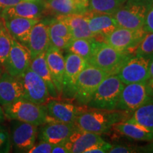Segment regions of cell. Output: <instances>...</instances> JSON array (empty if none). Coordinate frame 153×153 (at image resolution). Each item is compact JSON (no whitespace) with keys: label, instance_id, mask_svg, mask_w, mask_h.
Here are the masks:
<instances>
[{"label":"cell","instance_id":"9c48e42d","mask_svg":"<svg viewBox=\"0 0 153 153\" xmlns=\"http://www.w3.org/2000/svg\"><path fill=\"white\" fill-rule=\"evenodd\" d=\"M152 97L147 82L125 85L120 94L116 109L133 112Z\"/></svg>","mask_w":153,"mask_h":153},{"label":"cell","instance_id":"484cf974","mask_svg":"<svg viewBox=\"0 0 153 153\" xmlns=\"http://www.w3.org/2000/svg\"><path fill=\"white\" fill-rule=\"evenodd\" d=\"M85 13L70 14L67 16H56V18L65 23L71 32L73 39L95 38L96 36L89 30L87 19Z\"/></svg>","mask_w":153,"mask_h":153},{"label":"cell","instance_id":"ba28073f","mask_svg":"<svg viewBox=\"0 0 153 153\" xmlns=\"http://www.w3.org/2000/svg\"><path fill=\"white\" fill-rule=\"evenodd\" d=\"M152 59L133 55L126 60L116 74L124 85L148 82Z\"/></svg>","mask_w":153,"mask_h":153},{"label":"cell","instance_id":"52a82bcc","mask_svg":"<svg viewBox=\"0 0 153 153\" xmlns=\"http://www.w3.org/2000/svg\"><path fill=\"white\" fill-rule=\"evenodd\" d=\"M9 134L14 152H27L36 143L38 126L20 120H11Z\"/></svg>","mask_w":153,"mask_h":153},{"label":"cell","instance_id":"9a60e30c","mask_svg":"<svg viewBox=\"0 0 153 153\" xmlns=\"http://www.w3.org/2000/svg\"><path fill=\"white\" fill-rule=\"evenodd\" d=\"M41 126L38 134L39 140L46 141L53 145L64 143L76 128L74 123L57 121L48 122Z\"/></svg>","mask_w":153,"mask_h":153},{"label":"cell","instance_id":"5b68a950","mask_svg":"<svg viewBox=\"0 0 153 153\" xmlns=\"http://www.w3.org/2000/svg\"><path fill=\"white\" fill-rule=\"evenodd\" d=\"M109 75L108 72L88 64L78 76L73 98L80 105H87L99 85Z\"/></svg>","mask_w":153,"mask_h":153},{"label":"cell","instance_id":"bcb514c9","mask_svg":"<svg viewBox=\"0 0 153 153\" xmlns=\"http://www.w3.org/2000/svg\"><path fill=\"white\" fill-rule=\"evenodd\" d=\"M4 71V68L2 66H1V65L0 64V76H1V74H2V72Z\"/></svg>","mask_w":153,"mask_h":153},{"label":"cell","instance_id":"f1b7e54d","mask_svg":"<svg viewBox=\"0 0 153 153\" xmlns=\"http://www.w3.org/2000/svg\"><path fill=\"white\" fill-rule=\"evenodd\" d=\"M126 120L153 130V97L133 111L131 117Z\"/></svg>","mask_w":153,"mask_h":153},{"label":"cell","instance_id":"f546056e","mask_svg":"<svg viewBox=\"0 0 153 153\" xmlns=\"http://www.w3.org/2000/svg\"><path fill=\"white\" fill-rule=\"evenodd\" d=\"M127 0H89L88 10L113 14Z\"/></svg>","mask_w":153,"mask_h":153},{"label":"cell","instance_id":"d4e9b609","mask_svg":"<svg viewBox=\"0 0 153 153\" xmlns=\"http://www.w3.org/2000/svg\"><path fill=\"white\" fill-rule=\"evenodd\" d=\"M43 3L44 15H51L55 17L84 14L88 10L72 0H43Z\"/></svg>","mask_w":153,"mask_h":153},{"label":"cell","instance_id":"74e56055","mask_svg":"<svg viewBox=\"0 0 153 153\" xmlns=\"http://www.w3.org/2000/svg\"><path fill=\"white\" fill-rule=\"evenodd\" d=\"M22 0H0V16L5 9L12 7Z\"/></svg>","mask_w":153,"mask_h":153},{"label":"cell","instance_id":"d6a6232c","mask_svg":"<svg viewBox=\"0 0 153 153\" xmlns=\"http://www.w3.org/2000/svg\"><path fill=\"white\" fill-rule=\"evenodd\" d=\"M11 149L9 131L0 125V153H7Z\"/></svg>","mask_w":153,"mask_h":153},{"label":"cell","instance_id":"f35d334b","mask_svg":"<svg viewBox=\"0 0 153 153\" xmlns=\"http://www.w3.org/2000/svg\"><path fill=\"white\" fill-rule=\"evenodd\" d=\"M52 153H69V151L67 150L65 146L64 145V143H59V144L53 145Z\"/></svg>","mask_w":153,"mask_h":153},{"label":"cell","instance_id":"f6af8a7d","mask_svg":"<svg viewBox=\"0 0 153 153\" xmlns=\"http://www.w3.org/2000/svg\"><path fill=\"white\" fill-rule=\"evenodd\" d=\"M139 1H143V2H145L147 4H153V0H139Z\"/></svg>","mask_w":153,"mask_h":153},{"label":"cell","instance_id":"b9f144b4","mask_svg":"<svg viewBox=\"0 0 153 153\" xmlns=\"http://www.w3.org/2000/svg\"><path fill=\"white\" fill-rule=\"evenodd\" d=\"M147 84H148V88L150 89V91L151 94L153 97V78H151V79H149L148 81L147 82Z\"/></svg>","mask_w":153,"mask_h":153},{"label":"cell","instance_id":"4dcf8cb0","mask_svg":"<svg viewBox=\"0 0 153 153\" xmlns=\"http://www.w3.org/2000/svg\"><path fill=\"white\" fill-rule=\"evenodd\" d=\"M13 38L6 27L3 19L0 17V64L3 68L10 51Z\"/></svg>","mask_w":153,"mask_h":153},{"label":"cell","instance_id":"8992f818","mask_svg":"<svg viewBox=\"0 0 153 153\" xmlns=\"http://www.w3.org/2000/svg\"><path fill=\"white\" fill-rule=\"evenodd\" d=\"M151 4L139 0H127L113 14L120 28L131 30L143 28L147 13Z\"/></svg>","mask_w":153,"mask_h":153},{"label":"cell","instance_id":"836d02e7","mask_svg":"<svg viewBox=\"0 0 153 153\" xmlns=\"http://www.w3.org/2000/svg\"><path fill=\"white\" fill-rule=\"evenodd\" d=\"M53 145L46 141L40 140V142L34 145L28 151V153H51Z\"/></svg>","mask_w":153,"mask_h":153},{"label":"cell","instance_id":"7dc6e473","mask_svg":"<svg viewBox=\"0 0 153 153\" xmlns=\"http://www.w3.org/2000/svg\"><path fill=\"white\" fill-rule=\"evenodd\" d=\"M26 1H37V0H26Z\"/></svg>","mask_w":153,"mask_h":153},{"label":"cell","instance_id":"8d00e7d4","mask_svg":"<svg viewBox=\"0 0 153 153\" xmlns=\"http://www.w3.org/2000/svg\"><path fill=\"white\" fill-rule=\"evenodd\" d=\"M143 29L146 32H153V4L150 6L147 13L143 26Z\"/></svg>","mask_w":153,"mask_h":153},{"label":"cell","instance_id":"cb8c5ba5","mask_svg":"<svg viewBox=\"0 0 153 153\" xmlns=\"http://www.w3.org/2000/svg\"><path fill=\"white\" fill-rule=\"evenodd\" d=\"M112 128L120 135L135 140L150 142L153 140V130L128 120L118 122Z\"/></svg>","mask_w":153,"mask_h":153},{"label":"cell","instance_id":"e0dca14e","mask_svg":"<svg viewBox=\"0 0 153 153\" xmlns=\"http://www.w3.org/2000/svg\"><path fill=\"white\" fill-rule=\"evenodd\" d=\"M102 141L104 140L99 134L76 128L63 143L69 153H85L91 147Z\"/></svg>","mask_w":153,"mask_h":153},{"label":"cell","instance_id":"7c38bea8","mask_svg":"<svg viewBox=\"0 0 153 153\" xmlns=\"http://www.w3.org/2000/svg\"><path fill=\"white\" fill-rule=\"evenodd\" d=\"M31 56L27 46L13 38L9 55L4 65V70L13 76H21L30 68Z\"/></svg>","mask_w":153,"mask_h":153},{"label":"cell","instance_id":"ffe728a7","mask_svg":"<svg viewBox=\"0 0 153 153\" xmlns=\"http://www.w3.org/2000/svg\"><path fill=\"white\" fill-rule=\"evenodd\" d=\"M43 15H44L43 0H37V1L22 0L16 4L5 9L0 17L3 19L11 18V17L41 19Z\"/></svg>","mask_w":153,"mask_h":153},{"label":"cell","instance_id":"60d3db41","mask_svg":"<svg viewBox=\"0 0 153 153\" xmlns=\"http://www.w3.org/2000/svg\"><path fill=\"white\" fill-rule=\"evenodd\" d=\"M72 1L76 4H77L78 5L81 6V7H85L86 9H88L89 0H72Z\"/></svg>","mask_w":153,"mask_h":153},{"label":"cell","instance_id":"277c9868","mask_svg":"<svg viewBox=\"0 0 153 153\" xmlns=\"http://www.w3.org/2000/svg\"><path fill=\"white\" fill-rule=\"evenodd\" d=\"M124 85L117 74H111L99 85L87 106L99 109H116Z\"/></svg>","mask_w":153,"mask_h":153},{"label":"cell","instance_id":"7a4b0ae2","mask_svg":"<svg viewBox=\"0 0 153 153\" xmlns=\"http://www.w3.org/2000/svg\"><path fill=\"white\" fill-rule=\"evenodd\" d=\"M132 56V53L118 51L104 41H99L88 64L110 74H117L126 60Z\"/></svg>","mask_w":153,"mask_h":153},{"label":"cell","instance_id":"5bb4252c","mask_svg":"<svg viewBox=\"0 0 153 153\" xmlns=\"http://www.w3.org/2000/svg\"><path fill=\"white\" fill-rule=\"evenodd\" d=\"M65 74L62 96L73 97L74 86L78 76L88 65L85 59L74 53L67 52L65 56Z\"/></svg>","mask_w":153,"mask_h":153},{"label":"cell","instance_id":"44dd1931","mask_svg":"<svg viewBox=\"0 0 153 153\" xmlns=\"http://www.w3.org/2000/svg\"><path fill=\"white\" fill-rule=\"evenodd\" d=\"M85 14L90 31L96 37L102 38V41L104 36L118 27L112 14L97 13L89 10H87Z\"/></svg>","mask_w":153,"mask_h":153},{"label":"cell","instance_id":"6da1fadb","mask_svg":"<svg viewBox=\"0 0 153 153\" xmlns=\"http://www.w3.org/2000/svg\"><path fill=\"white\" fill-rule=\"evenodd\" d=\"M128 113L118 109H99L85 106L74 124L78 128L101 135L107 133L115 123L127 119Z\"/></svg>","mask_w":153,"mask_h":153},{"label":"cell","instance_id":"3957f363","mask_svg":"<svg viewBox=\"0 0 153 153\" xmlns=\"http://www.w3.org/2000/svg\"><path fill=\"white\" fill-rule=\"evenodd\" d=\"M5 117L41 126L48 122L46 106L32 101L20 99L12 104L2 106Z\"/></svg>","mask_w":153,"mask_h":153},{"label":"cell","instance_id":"4fadbf2b","mask_svg":"<svg viewBox=\"0 0 153 153\" xmlns=\"http://www.w3.org/2000/svg\"><path fill=\"white\" fill-rule=\"evenodd\" d=\"M85 106H74L66 101L52 99L46 103L48 122L57 121L62 123H74L78 115L84 110ZM47 122V123H48Z\"/></svg>","mask_w":153,"mask_h":153},{"label":"cell","instance_id":"e575fe53","mask_svg":"<svg viewBox=\"0 0 153 153\" xmlns=\"http://www.w3.org/2000/svg\"><path fill=\"white\" fill-rule=\"evenodd\" d=\"M112 145L110 143L102 141V142L96 144L94 146L91 147L88 150L85 151V153H106L108 152V151L111 148Z\"/></svg>","mask_w":153,"mask_h":153},{"label":"cell","instance_id":"7402d4cb","mask_svg":"<svg viewBox=\"0 0 153 153\" xmlns=\"http://www.w3.org/2000/svg\"><path fill=\"white\" fill-rule=\"evenodd\" d=\"M41 19L11 17L3 19V20L11 36L16 41L27 46L30 30Z\"/></svg>","mask_w":153,"mask_h":153},{"label":"cell","instance_id":"d590c367","mask_svg":"<svg viewBox=\"0 0 153 153\" xmlns=\"http://www.w3.org/2000/svg\"><path fill=\"white\" fill-rule=\"evenodd\" d=\"M109 153H133L138 152L137 147L129 146V145H112L111 148L108 151Z\"/></svg>","mask_w":153,"mask_h":153},{"label":"cell","instance_id":"1f68e13d","mask_svg":"<svg viewBox=\"0 0 153 153\" xmlns=\"http://www.w3.org/2000/svg\"><path fill=\"white\" fill-rule=\"evenodd\" d=\"M134 55L153 58V32H148L133 53Z\"/></svg>","mask_w":153,"mask_h":153},{"label":"cell","instance_id":"603a6c76","mask_svg":"<svg viewBox=\"0 0 153 153\" xmlns=\"http://www.w3.org/2000/svg\"><path fill=\"white\" fill-rule=\"evenodd\" d=\"M50 45L64 51L73 39L71 32L64 22L55 17L49 21Z\"/></svg>","mask_w":153,"mask_h":153},{"label":"cell","instance_id":"ab89813d","mask_svg":"<svg viewBox=\"0 0 153 153\" xmlns=\"http://www.w3.org/2000/svg\"><path fill=\"white\" fill-rule=\"evenodd\" d=\"M138 152H149L153 153V140L150 141L146 145L143 147H137Z\"/></svg>","mask_w":153,"mask_h":153},{"label":"cell","instance_id":"8fae6325","mask_svg":"<svg viewBox=\"0 0 153 153\" xmlns=\"http://www.w3.org/2000/svg\"><path fill=\"white\" fill-rule=\"evenodd\" d=\"M147 33L143 28L131 30L118 27L104 36L103 41L118 51L132 53V50L135 51Z\"/></svg>","mask_w":153,"mask_h":153},{"label":"cell","instance_id":"d6986e66","mask_svg":"<svg viewBox=\"0 0 153 153\" xmlns=\"http://www.w3.org/2000/svg\"><path fill=\"white\" fill-rule=\"evenodd\" d=\"M50 46L49 21L40 20L30 30L27 47L29 49L31 60Z\"/></svg>","mask_w":153,"mask_h":153},{"label":"cell","instance_id":"ee69618b","mask_svg":"<svg viewBox=\"0 0 153 153\" xmlns=\"http://www.w3.org/2000/svg\"><path fill=\"white\" fill-rule=\"evenodd\" d=\"M153 78V59L151 60L150 65V79Z\"/></svg>","mask_w":153,"mask_h":153},{"label":"cell","instance_id":"4316f807","mask_svg":"<svg viewBox=\"0 0 153 153\" xmlns=\"http://www.w3.org/2000/svg\"><path fill=\"white\" fill-rule=\"evenodd\" d=\"M30 68L38 76H41V79L45 82L52 99H60L58 92L53 82L52 75L48 66L46 59H45V52L41 53L38 56L32 59Z\"/></svg>","mask_w":153,"mask_h":153},{"label":"cell","instance_id":"ac0fdd59","mask_svg":"<svg viewBox=\"0 0 153 153\" xmlns=\"http://www.w3.org/2000/svg\"><path fill=\"white\" fill-rule=\"evenodd\" d=\"M45 59L60 99L62 94L65 66V57L62 55V51L57 48L50 45L45 51Z\"/></svg>","mask_w":153,"mask_h":153},{"label":"cell","instance_id":"30bf717a","mask_svg":"<svg viewBox=\"0 0 153 153\" xmlns=\"http://www.w3.org/2000/svg\"><path fill=\"white\" fill-rule=\"evenodd\" d=\"M18 77L24 87V99L38 104H45L52 99L46 84L30 68Z\"/></svg>","mask_w":153,"mask_h":153},{"label":"cell","instance_id":"7bdbcfd3","mask_svg":"<svg viewBox=\"0 0 153 153\" xmlns=\"http://www.w3.org/2000/svg\"><path fill=\"white\" fill-rule=\"evenodd\" d=\"M5 118H6L5 114H4V112L3 108H2V106L0 105V123L4 121Z\"/></svg>","mask_w":153,"mask_h":153},{"label":"cell","instance_id":"2e32d148","mask_svg":"<svg viewBox=\"0 0 153 153\" xmlns=\"http://www.w3.org/2000/svg\"><path fill=\"white\" fill-rule=\"evenodd\" d=\"M24 91L19 77L4 71L0 76V105L6 106L24 99Z\"/></svg>","mask_w":153,"mask_h":153},{"label":"cell","instance_id":"83f0119b","mask_svg":"<svg viewBox=\"0 0 153 153\" xmlns=\"http://www.w3.org/2000/svg\"><path fill=\"white\" fill-rule=\"evenodd\" d=\"M99 41L95 38L72 39L65 51L79 55L88 62Z\"/></svg>","mask_w":153,"mask_h":153}]
</instances>
